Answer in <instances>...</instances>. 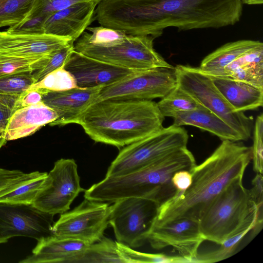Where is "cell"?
Returning <instances> with one entry per match:
<instances>
[{"label":"cell","instance_id":"obj_6","mask_svg":"<svg viewBox=\"0 0 263 263\" xmlns=\"http://www.w3.org/2000/svg\"><path fill=\"white\" fill-rule=\"evenodd\" d=\"M187 131L172 125L124 147L108 167L105 177H115L137 171L179 149L186 148Z\"/></svg>","mask_w":263,"mask_h":263},{"label":"cell","instance_id":"obj_11","mask_svg":"<svg viewBox=\"0 0 263 263\" xmlns=\"http://www.w3.org/2000/svg\"><path fill=\"white\" fill-rule=\"evenodd\" d=\"M110 205L85 199L69 212L61 214L52 226L53 235L91 245L101 240L109 224Z\"/></svg>","mask_w":263,"mask_h":263},{"label":"cell","instance_id":"obj_33","mask_svg":"<svg viewBox=\"0 0 263 263\" xmlns=\"http://www.w3.org/2000/svg\"><path fill=\"white\" fill-rule=\"evenodd\" d=\"M45 57L30 59L0 54V77L23 71H34L41 67Z\"/></svg>","mask_w":263,"mask_h":263},{"label":"cell","instance_id":"obj_29","mask_svg":"<svg viewBox=\"0 0 263 263\" xmlns=\"http://www.w3.org/2000/svg\"><path fill=\"white\" fill-rule=\"evenodd\" d=\"M252 229H247L227 239L219 247L214 250L198 253L193 262L212 263L226 259L234 255L237 251L242 240Z\"/></svg>","mask_w":263,"mask_h":263},{"label":"cell","instance_id":"obj_22","mask_svg":"<svg viewBox=\"0 0 263 263\" xmlns=\"http://www.w3.org/2000/svg\"><path fill=\"white\" fill-rule=\"evenodd\" d=\"M173 125L198 127L217 136L221 140L242 141L240 136L220 117L202 105L191 111L177 113Z\"/></svg>","mask_w":263,"mask_h":263},{"label":"cell","instance_id":"obj_18","mask_svg":"<svg viewBox=\"0 0 263 263\" xmlns=\"http://www.w3.org/2000/svg\"><path fill=\"white\" fill-rule=\"evenodd\" d=\"M97 5L92 0L50 14L43 24L44 33L68 37L74 42L94 20Z\"/></svg>","mask_w":263,"mask_h":263},{"label":"cell","instance_id":"obj_3","mask_svg":"<svg viewBox=\"0 0 263 263\" xmlns=\"http://www.w3.org/2000/svg\"><path fill=\"white\" fill-rule=\"evenodd\" d=\"M164 118L152 100H104L89 105L79 124L96 142L120 148L161 129Z\"/></svg>","mask_w":263,"mask_h":263},{"label":"cell","instance_id":"obj_36","mask_svg":"<svg viewBox=\"0 0 263 263\" xmlns=\"http://www.w3.org/2000/svg\"><path fill=\"white\" fill-rule=\"evenodd\" d=\"M35 178L33 172L26 173L17 170L0 167V197Z\"/></svg>","mask_w":263,"mask_h":263},{"label":"cell","instance_id":"obj_17","mask_svg":"<svg viewBox=\"0 0 263 263\" xmlns=\"http://www.w3.org/2000/svg\"><path fill=\"white\" fill-rule=\"evenodd\" d=\"M74 42L68 37L42 33L15 34L0 31V54L39 59Z\"/></svg>","mask_w":263,"mask_h":263},{"label":"cell","instance_id":"obj_21","mask_svg":"<svg viewBox=\"0 0 263 263\" xmlns=\"http://www.w3.org/2000/svg\"><path fill=\"white\" fill-rule=\"evenodd\" d=\"M213 82L237 111L254 110L263 104V88L229 78L212 77Z\"/></svg>","mask_w":263,"mask_h":263},{"label":"cell","instance_id":"obj_37","mask_svg":"<svg viewBox=\"0 0 263 263\" xmlns=\"http://www.w3.org/2000/svg\"><path fill=\"white\" fill-rule=\"evenodd\" d=\"M21 95L0 93V148L5 145V130L13 113L20 108Z\"/></svg>","mask_w":263,"mask_h":263},{"label":"cell","instance_id":"obj_5","mask_svg":"<svg viewBox=\"0 0 263 263\" xmlns=\"http://www.w3.org/2000/svg\"><path fill=\"white\" fill-rule=\"evenodd\" d=\"M262 221V206L253 201L242 179L232 182L222 192L198 221L205 240L218 245L247 229L258 230Z\"/></svg>","mask_w":263,"mask_h":263},{"label":"cell","instance_id":"obj_27","mask_svg":"<svg viewBox=\"0 0 263 263\" xmlns=\"http://www.w3.org/2000/svg\"><path fill=\"white\" fill-rule=\"evenodd\" d=\"M35 0H0V27L16 25L26 19Z\"/></svg>","mask_w":263,"mask_h":263},{"label":"cell","instance_id":"obj_30","mask_svg":"<svg viewBox=\"0 0 263 263\" xmlns=\"http://www.w3.org/2000/svg\"><path fill=\"white\" fill-rule=\"evenodd\" d=\"M64 67L49 73L28 90H36L43 95L49 91H63L78 87L74 77Z\"/></svg>","mask_w":263,"mask_h":263},{"label":"cell","instance_id":"obj_7","mask_svg":"<svg viewBox=\"0 0 263 263\" xmlns=\"http://www.w3.org/2000/svg\"><path fill=\"white\" fill-rule=\"evenodd\" d=\"M177 86L216 114L235 130L242 141L248 140L253 119L236 111L216 87L211 77L199 67L177 65L175 67Z\"/></svg>","mask_w":263,"mask_h":263},{"label":"cell","instance_id":"obj_4","mask_svg":"<svg viewBox=\"0 0 263 263\" xmlns=\"http://www.w3.org/2000/svg\"><path fill=\"white\" fill-rule=\"evenodd\" d=\"M196 165L193 154L184 148L135 172L105 177L85 190L84 197L108 203L126 197H143L156 201L160 205L176 192L171 182L173 174L180 170L191 172Z\"/></svg>","mask_w":263,"mask_h":263},{"label":"cell","instance_id":"obj_28","mask_svg":"<svg viewBox=\"0 0 263 263\" xmlns=\"http://www.w3.org/2000/svg\"><path fill=\"white\" fill-rule=\"evenodd\" d=\"M117 242L120 257L124 263H189L186 259L177 255H168L164 253H148L135 251L129 247Z\"/></svg>","mask_w":263,"mask_h":263},{"label":"cell","instance_id":"obj_38","mask_svg":"<svg viewBox=\"0 0 263 263\" xmlns=\"http://www.w3.org/2000/svg\"><path fill=\"white\" fill-rule=\"evenodd\" d=\"M92 0H35L29 16H45L66 8L74 4Z\"/></svg>","mask_w":263,"mask_h":263},{"label":"cell","instance_id":"obj_14","mask_svg":"<svg viewBox=\"0 0 263 263\" xmlns=\"http://www.w3.org/2000/svg\"><path fill=\"white\" fill-rule=\"evenodd\" d=\"M147 240L155 249L171 247L178 255L189 262H193L200 245L205 239L198 221L181 218L164 224H153Z\"/></svg>","mask_w":263,"mask_h":263},{"label":"cell","instance_id":"obj_13","mask_svg":"<svg viewBox=\"0 0 263 263\" xmlns=\"http://www.w3.org/2000/svg\"><path fill=\"white\" fill-rule=\"evenodd\" d=\"M53 217L32 204L0 202V244L16 236L38 241L53 235Z\"/></svg>","mask_w":263,"mask_h":263},{"label":"cell","instance_id":"obj_1","mask_svg":"<svg viewBox=\"0 0 263 263\" xmlns=\"http://www.w3.org/2000/svg\"><path fill=\"white\" fill-rule=\"evenodd\" d=\"M242 10L241 0H105L97 4L95 20L127 34L156 39L168 27L190 30L234 25Z\"/></svg>","mask_w":263,"mask_h":263},{"label":"cell","instance_id":"obj_44","mask_svg":"<svg viewBox=\"0 0 263 263\" xmlns=\"http://www.w3.org/2000/svg\"><path fill=\"white\" fill-rule=\"evenodd\" d=\"M243 4L249 5H261L263 3V0H241Z\"/></svg>","mask_w":263,"mask_h":263},{"label":"cell","instance_id":"obj_43","mask_svg":"<svg viewBox=\"0 0 263 263\" xmlns=\"http://www.w3.org/2000/svg\"><path fill=\"white\" fill-rule=\"evenodd\" d=\"M42 101V94L36 90H27L22 94L20 99V107L32 105Z\"/></svg>","mask_w":263,"mask_h":263},{"label":"cell","instance_id":"obj_8","mask_svg":"<svg viewBox=\"0 0 263 263\" xmlns=\"http://www.w3.org/2000/svg\"><path fill=\"white\" fill-rule=\"evenodd\" d=\"M155 38L151 35L127 34L117 45L102 47L81 39L74 45V51L86 56L124 68L144 70L158 67L174 68L154 48Z\"/></svg>","mask_w":263,"mask_h":263},{"label":"cell","instance_id":"obj_39","mask_svg":"<svg viewBox=\"0 0 263 263\" xmlns=\"http://www.w3.org/2000/svg\"><path fill=\"white\" fill-rule=\"evenodd\" d=\"M263 115L258 116L255 120L253 132V144L252 147L253 170L262 174L263 167Z\"/></svg>","mask_w":263,"mask_h":263},{"label":"cell","instance_id":"obj_40","mask_svg":"<svg viewBox=\"0 0 263 263\" xmlns=\"http://www.w3.org/2000/svg\"><path fill=\"white\" fill-rule=\"evenodd\" d=\"M47 16H29L20 23L9 27L7 31L15 34H38L44 33L43 24Z\"/></svg>","mask_w":263,"mask_h":263},{"label":"cell","instance_id":"obj_25","mask_svg":"<svg viewBox=\"0 0 263 263\" xmlns=\"http://www.w3.org/2000/svg\"><path fill=\"white\" fill-rule=\"evenodd\" d=\"M157 103L162 116L171 118L177 113L194 110L202 105L178 86Z\"/></svg>","mask_w":263,"mask_h":263},{"label":"cell","instance_id":"obj_31","mask_svg":"<svg viewBox=\"0 0 263 263\" xmlns=\"http://www.w3.org/2000/svg\"><path fill=\"white\" fill-rule=\"evenodd\" d=\"M87 29L90 33L84 32L79 38L99 47H108L117 45L122 43L127 35L122 30L102 26L88 27Z\"/></svg>","mask_w":263,"mask_h":263},{"label":"cell","instance_id":"obj_34","mask_svg":"<svg viewBox=\"0 0 263 263\" xmlns=\"http://www.w3.org/2000/svg\"><path fill=\"white\" fill-rule=\"evenodd\" d=\"M35 83L32 71H23L3 76L0 77V93L22 95Z\"/></svg>","mask_w":263,"mask_h":263},{"label":"cell","instance_id":"obj_20","mask_svg":"<svg viewBox=\"0 0 263 263\" xmlns=\"http://www.w3.org/2000/svg\"><path fill=\"white\" fill-rule=\"evenodd\" d=\"M57 118L55 111L43 102L20 108L9 120L5 130V139L11 141L31 135Z\"/></svg>","mask_w":263,"mask_h":263},{"label":"cell","instance_id":"obj_2","mask_svg":"<svg viewBox=\"0 0 263 263\" xmlns=\"http://www.w3.org/2000/svg\"><path fill=\"white\" fill-rule=\"evenodd\" d=\"M252 159V147L239 141L222 140L208 158L191 171L192 182L176 191L159 207L154 224L188 218L199 221L215 199L232 182L242 179Z\"/></svg>","mask_w":263,"mask_h":263},{"label":"cell","instance_id":"obj_16","mask_svg":"<svg viewBox=\"0 0 263 263\" xmlns=\"http://www.w3.org/2000/svg\"><path fill=\"white\" fill-rule=\"evenodd\" d=\"M103 87L102 86L90 88L77 87L43 93V102L58 115L57 119L50 123V125L79 124L82 115L96 100Z\"/></svg>","mask_w":263,"mask_h":263},{"label":"cell","instance_id":"obj_45","mask_svg":"<svg viewBox=\"0 0 263 263\" xmlns=\"http://www.w3.org/2000/svg\"><path fill=\"white\" fill-rule=\"evenodd\" d=\"M93 2H95L97 4H98V3H99L100 2H102L103 1H105V0H92Z\"/></svg>","mask_w":263,"mask_h":263},{"label":"cell","instance_id":"obj_23","mask_svg":"<svg viewBox=\"0 0 263 263\" xmlns=\"http://www.w3.org/2000/svg\"><path fill=\"white\" fill-rule=\"evenodd\" d=\"M220 77L240 81L263 88L262 43L227 66Z\"/></svg>","mask_w":263,"mask_h":263},{"label":"cell","instance_id":"obj_19","mask_svg":"<svg viewBox=\"0 0 263 263\" xmlns=\"http://www.w3.org/2000/svg\"><path fill=\"white\" fill-rule=\"evenodd\" d=\"M89 245L77 239L61 238L52 235L38 240L32 254L19 262H72Z\"/></svg>","mask_w":263,"mask_h":263},{"label":"cell","instance_id":"obj_12","mask_svg":"<svg viewBox=\"0 0 263 263\" xmlns=\"http://www.w3.org/2000/svg\"><path fill=\"white\" fill-rule=\"evenodd\" d=\"M85 190L80 185L78 165L73 159L61 158L47 173L44 185L32 205L44 212L56 215L70 209L80 193Z\"/></svg>","mask_w":263,"mask_h":263},{"label":"cell","instance_id":"obj_9","mask_svg":"<svg viewBox=\"0 0 263 263\" xmlns=\"http://www.w3.org/2000/svg\"><path fill=\"white\" fill-rule=\"evenodd\" d=\"M160 204L137 197L120 199L110 205L109 224L118 242L132 248L143 245L156 220Z\"/></svg>","mask_w":263,"mask_h":263},{"label":"cell","instance_id":"obj_42","mask_svg":"<svg viewBox=\"0 0 263 263\" xmlns=\"http://www.w3.org/2000/svg\"><path fill=\"white\" fill-rule=\"evenodd\" d=\"M263 177L262 174L256 173V175L252 180V187L249 190L251 198L259 206L263 204Z\"/></svg>","mask_w":263,"mask_h":263},{"label":"cell","instance_id":"obj_35","mask_svg":"<svg viewBox=\"0 0 263 263\" xmlns=\"http://www.w3.org/2000/svg\"><path fill=\"white\" fill-rule=\"evenodd\" d=\"M73 51L74 43H71L52 53L43 67L32 71L35 82L41 81L46 75L57 69L65 66Z\"/></svg>","mask_w":263,"mask_h":263},{"label":"cell","instance_id":"obj_24","mask_svg":"<svg viewBox=\"0 0 263 263\" xmlns=\"http://www.w3.org/2000/svg\"><path fill=\"white\" fill-rule=\"evenodd\" d=\"M261 42L241 40L226 43L206 56L199 68L210 76L220 77L227 66Z\"/></svg>","mask_w":263,"mask_h":263},{"label":"cell","instance_id":"obj_26","mask_svg":"<svg viewBox=\"0 0 263 263\" xmlns=\"http://www.w3.org/2000/svg\"><path fill=\"white\" fill-rule=\"evenodd\" d=\"M72 262H122L118 251L117 242L104 237L90 245Z\"/></svg>","mask_w":263,"mask_h":263},{"label":"cell","instance_id":"obj_32","mask_svg":"<svg viewBox=\"0 0 263 263\" xmlns=\"http://www.w3.org/2000/svg\"><path fill=\"white\" fill-rule=\"evenodd\" d=\"M47 174L21 185L0 197V202L32 204L39 191L43 187Z\"/></svg>","mask_w":263,"mask_h":263},{"label":"cell","instance_id":"obj_41","mask_svg":"<svg viewBox=\"0 0 263 263\" xmlns=\"http://www.w3.org/2000/svg\"><path fill=\"white\" fill-rule=\"evenodd\" d=\"M192 182V174L188 170H180L175 173L172 178L171 182L176 189V191L181 192L187 190Z\"/></svg>","mask_w":263,"mask_h":263},{"label":"cell","instance_id":"obj_10","mask_svg":"<svg viewBox=\"0 0 263 263\" xmlns=\"http://www.w3.org/2000/svg\"><path fill=\"white\" fill-rule=\"evenodd\" d=\"M176 86L175 67L140 70L103 87L93 103L104 100L162 99Z\"/></svg>","mask_w":263,"mask_h":263},{"label":"cell","instance_id":"obj_15","mask_svg":"<svg viewBox=\"0 0 263 263\" xmlns=\"http://www.w3.org/2000/svg\"><path fill=\"white\" fill-rule=\"evenodd\" d=\"M64 68L74 77L77 86L81 88L105 87L140 71L120 67L74 50Z\"/></svg>","mask_w":263,"mask_h":263}]
</instances>
